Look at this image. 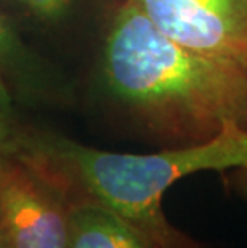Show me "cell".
Returning <instances> with one entry per match:
<instances>
[{"label":"cell","instance_id":"1","mask_svg":"<svg viewBox=\"0 0 247 248\" xmlns=\"http://www.w3.org/2000/svg\"><path fill=\"white\" fill-rule=\"evenodd\" d=\"M99 78L122 117L164 147L201 144L230 124L247 128V67L180 45L129 0L108 23Z\"/></svg>","mask_w":247,"mask_h":248},{"label":"cell","instance_id":"2","mask_svg":"<svg viewBox=\"0 0 247 248\" xmlns=\"http://www.w3.org/2000/svg\"><path fill=\"white\" fill-rule=\"evenodd\" d=\"M12 155L53 186L69 207H101L162 248H207L170 223L162 197L177 181L196 173L247 171V128L230 124L201 144L130 154L85 146L58 131L21 126Z\"/></svg>","mask_w":247,"mask_h":248},{"label":"cell","instance_id":"3","mask_svg":"<svg viewBox=\"0 0 247 248\" xmlns=\"http://www.w3.org/2000/svg\"><path fill=\"white\" fill-rule=\"evenodd\" d=\"M71 207L33 168L0 163V248H69Z\"/></svg>","mask_w":247,"mask_h":248},{"label":"cell","instance_id":"4","mask_svg":"<svg viewBox=\"0 0 247 248\" xmlns=\"http://www.w3.org/2000/svg\"><path fill=\"white\" fill-rule=\"evenodd\" d=\"M193 51L247 67V0H129Z\"/></svg>","mask_w":247,"mask_h":248},{"label":"cell","instance_id":"5","mask_svg":"<svg viewBox=\"0 0 247 248\" xmlns=\"http://www.w3.org/2000/svg\"><path fill=\"white\" fill-rule=\"evenodd\" d=\"M0 76L21 96L50 101L65 96L63 77L28 46L10 19L0 12Z\"/></svg>","mask_w":247,"mask_h":248},{"label":"cell","instance_id":"6","mask_svg":"<svg viewBox=\"0 0 247 248\" xmlns=\"http://www.w3.org/2000/svg\"><path fill=\"white\" fill-rule=\"evenodd\" d=\"M69 248H162L129 221L95 205L69 212Z\"/></svg>","mask_w":247,"mask_h":248},{"label":"cell","instance_id":"7","mask_svg":"<svg viewBox=\"0 0 247 248\" xmlns=\"http://www.w3.org/2000/svg\"><path fill=\"white\" fill-rule=\"evenodd\" d=\"M19 128L21 125L15 115L12 88L0 76V163L12 155Z\"/></svg>","mask_w":247,"mask_h":248},{"label":"cell","instance_id":"8","mask_svg":"<svg viewBox=\"0 0 247 248\" xmlns=\"http://www.w3.org/2000/svg\"><path fill=\"white\" fill-rule=\"evenodd\" d=\"M26 13L45 24H61L76 12L79 0H15Z\"/></svg>","mask_w":247,"mask_h":248},{"label":"cell","instance_id":"9","mask_svg":"<svg viewBox=\"0 0 247 248\" xmlns=\"http://www.w3.org/2000/svg\"><path fill=\"white\" fill-rule=\"evenodd\" d=\"M243 173H244V175H246V176H247V171H243Z\"/></svg>","mask_w":247,"mask_h":248}]
</instances>
